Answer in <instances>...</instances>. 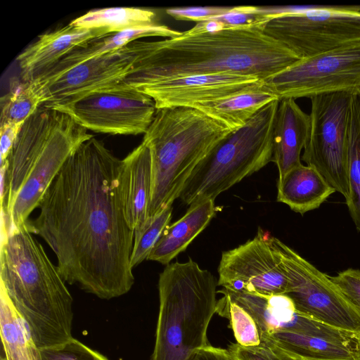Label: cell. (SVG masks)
I'll return each mask as SVG.
<instances>
[{
  "mask_svg": "<svg viewBox=\"0 0 360 360\" xmlns=\"http://www.w3.org/2000/svg\"><path fill=\"white\" fill-rule=\"evenodd\" d=\"M58 110L41 106L23 124L8 158L9 193L4 209L10 212L34 162L44 148Z\"/></svg>",
  "mask_w": 360,
  "mask_h": 360,
  "instance_id": "e0dca14e",
  "label": "cell"
},
{
  "mask_svg": "<svg viewBox=\"0 0 360 360\" xmlns=\"http://www.w3.org/2000/svg\"><path fill=\"white\" fill-rule=\"evenodd\" d=\"M40 355L41 360H109L73 337L61 345L41 349Z\"/></svg>",
  "mask_w": 360,
  "mask_h": 360,
  "instance_id": "4dcf8cb0",
  "label": "cell"
},
{
  "mask_svg": "<svg viewBox=\"0 0 360 360\" xmlns=\"http://www.w3.org/2000/svg\"><path fill=\"white\" fill-rule=\"evenodd\" d=\"M217 300L216 313L229 320L238 344L245 347L260 344V336L257 325L250 315L240 306L233 302L225 292Z\"/></svg>",
  "mask_w": 360,
  "mask_h": 360,
  "instance_id": "f1b7e54d",
  "label": "cell"
},
{
  "mask_svg": "<svg viewBox=\"0 0 360 360\" xmlns=\"http://www.w3.org/2000/svg\"><path fill=\"white\" fill-rule=\"evenodd\" d=\"M188 360H235V358L229 349L209 345L195 350Z\"/></svg>",
  "mask_w": 360,
  "mask_h": 360,
  "instance_id": "d590c367",
  "label": "cell"
},
{
  "mask_svg": "<svg viewBox=\"0 0 360 360\" xmlns=\"http://www.w3.org/2000/svg\"><path fill=\"white\" fill-rule=\"evenodd\" d=\"M287 279L285 293L300 314L340 330L360 335V311L330 280L297 252L271 236Z\"/></svg>",
  "mask_w": 360,
  "mask_h": 360,
  "instance_id": "52a82bcc",
  "label": "cell"
},
{
  "mask_svg": "<svg viewBox=\"0 0 360 360\" xmlns=\"http://www.w3.org/2000/svg\"><path fill=\"white\" fill-rule=\"evenodd\" d=\"M280 100L257 112L221 139L195 167L179 195L186 205L213 200L259 171L273 156V129Z\"/></svg>",
  "mask_w": 360,
  "mask_h": 360,
  "instance_id": "8992f818",
  "label": "cell"
},
{
  "mask_svg": "<svg viewBox=\"0 0 360 360\" xmlns=\"http://www.w3.org/2000/svg\"><path fill=\"white\" fill-rule=\"evenodd\" d=\"M172 214L169 205L152 217L148 218L144 225L134 231V244L130 257L131 267L134 268L147 260L151 250L169 225Z\"/></svg>",
  "mask_w": 360,
  "mask_h": 360,
  "instance_id": "f546056e",
  "label": "cell"
},
{
  "mask_svg": "<svg viewBox=\"0 0 360 360\" xmlns=\"http://www.w3.org/2000/svg\"><path fill=\"white\" fill-rule=\"evenodd\" d=\"M276 100L280 99L260 80L230 96L198 105L195 108L235 131Z\"/></svg>",
  "mask_w": 360,
  "mask_h": 360,
  "instance_id": "603a6c76",
  "label": "cell"
},
{
  "mask_svg": "<svg viewBox=\"0 0 360 360\" xmlns=\"http://www.w3.org/2000/svg\"><path fill=\"white\" fill-rule=\"evenodd\" d=\"M216 211L213 200L190 205L181 218L166 227L147 260L158 262L164 265L170 264L205 229Z\"/></svg>",
  "mask_w": 360,
  "mask_h": 360,
  "instance_id": "ffe728a7",
  "label": "cell"
},
{
  "mask_svg": "<svg viewBox=\"0 0 360 360\" xmlns=\"http://www.w3.org/2000/svg\"><path fill=\"white\" fill-rule=\"evenodd\" d=\"M297 360H355L354 345L278 330L260 336Z\"/></svg>",
  "mask_w": 360,
  "mask_h": 360,
  "instance_id": "cb8c5ba5",
  "label": "cell"
},
{
  "mask_svg": "<svg viewBox=\"0 0 360 360\" xmlns=\"http://www.w3.org/2000/svg\"><path fill=\"white\" fill-rule=\"evenodd\" d=\"M231 131L196 108L156 110L142 141L152 160L148 218L172 205L195 167Z\"/></svg>",
  "mask_w": 360,
  "mask_h": 360,
  "instance_id": "277c9868",
  "label": "cell"
},
{
  "mask_svg": "<svg viewBox=\"0 0 360 360\" xmlns=\"http://www.w3.org/2000/svg\"><path fill=\"white\" fill-rule=\"evenodd\" d=\"M271 238L269 233L258 229L252 239L223 252L217 285L227 290L258 295L285 294L288 279Z\"/></svg>",
  "mask_w": 360,
  "mask_h": 360,
  "instance_id": "7c38bea8",
  "label": "cell"
},
{
  "mask_svg": "<svg viewBox=\"0 0 360 360\" xmlns=\"http://www.w3.org/2000/svg\"><path fill=\"white\" fill-rule=\"evenodd\" d=\"M47 108L68 115L87 130L124 135L145 134L157 110L151 97L123 82Z\"/></svg>",
  "mask_w": 360,
  "mask_h": 360,
  "instance_id": "8fae6325",
  "label": "cell"
},
{
  "mask_svg": "<svg viewBox=\"0 0 360 360\" xmlns=\"http://www.w3.org/2000/svg\"><path fill=\"white\" fill-rule=\"evenodd\" d=\"M354 356L355 360H360V335L354 342Z\"/></svg>",
  "mask_w": 360,
  "mask_h": 360,
  "instance_id": "74e56055",
  "label": "cell"
},
{
  "mask_svg": "<svg viewBox=\"0 0 360 360\" xmlns=\"http://www.w3.org/2000/svg\"><path fill=\"white\" fill-rule=\"evenodd\" d=\"M352 95L339 92L310 98L311 127L302 159L314 167L346 199L348 127Z\"/></svg>",
  "mask_w": 360,
  "mask_h": 360,
  "instance_id": "30bf717a",
  "label": "cell"
},
{
  "mask_svg": "<svg viewBox=\"0 0 360 360\" xmlns=\"http://www.w3.org/2000/svg\"><path fill=\"white\" fill-rule=\"evenodd\" d=\"M347 300L360 311V270L349 268L330 276Z\"/></svg>",
  "mask_w": 360,
  "mask_h": 360,
  "instance_id": "d6a6232c",
  "label": "cell"
},
{
  "mask_svg": "<svg viewBox=\"0 0 360 360\" xmlns=\"http://www.w3.org/2000/svg\"><path fill=\"white\" fill-rule=\"evenodd\" d=\"M233 6H204L169 8L166 13L178 20L200 22L229 13Z\"/></svg>",
  "mask_w": 360,
  "mask_h": 360,
  "instance_id": "836d02e7",
  "label": "cell"
},
{
  "mask_svg": "<svg viewBox=\"0 0 360 360\" xmlns=\"http://www.w3.org/2000/svg\"><path fill=\"white\" fill-rule=\"evenodd\" d=\"M93 136L68 115L58 112L52 131L7 216L9 227H18L27 222L68 158Z\"/></svg>",
  "mask_w": 360,
  "mask_h": 360,
  "instance_id": "4fadbf2b",
  "label": "cell"
},
{
  "mask_svg": "<svg viewBox=\"0 0 360 360\" xmlns=\"http://www.w3.org/2000/svg\"><path fill=\"white\" fill-rule=\"evenodd\" d=\"M181 34L182 32L158 23L108 34L94 38L72 50L53 68L37 78L49 79L55 77L81 63L120 49L139 39L147 37L170 39L179 37Z\"/></svg>",
  "mask_w": 360,
  "mask_h": 360,
  "instance_id": "44dd1931",
  "label": "cell"
},
{
  "mask_svg": "<svg viewBox=\"0 0 360 360\" xmlns=\"http://www.w3.org/2000/svg\"><path fill=\"white\" fill-rule=\"evenodd\" d=\"M260 80L239 74L191 75L159 82L138 90L153 99L156 109L195 108L230 96Z\"/></svg>",
  "mask_w": 360,
  "mask_h": 360,
  "instance_id": "9a60e30c",
  "label": "cell"
},
{
  "mask_svg": "<svg viewBox=\"0 0 360 360\" xmlns=\"http://www.w3.org/2000/svg\"><path fill=\"white\" fill-rule=\"evenodd\" d=\"M154 11L135 7H116L91 10L70 24L84 29H104L114 33L150 25L155 22Z\"/></svg>",
  "mask_w": 360,
  "mask_h": 360,
  "instance_id": "484cf974",
  "label": "cell"
},
{
  "mask_svg": "<svg viewBox=\"0 0 360 360\" xmlns=\"http://www.w3.org/2000/svg\"><path fill=\"white\" fill-rule=\"evenodd\" d=\"M349 193L345 199L350 216L360 232V97L352 96L348 127Z\"/></svg>",
  "mask_w": 360,
  "mask_h": 360,
  "instance_id": "83f0119b",
  "label": "cell"
},
{
  "mask_svg": "<svg viewBox=\"0 0 360 360\" xmlns=\"http://www.w3.org/2000/svg\"><path fill=\"white\" fill-rule=\"evenodd\" d=\"M263 30L299 58H309L360 40V6H305L270 19Z\"/></svg>",
  "mask_w": 360,
  "mask_h": 360,
  "instance_id": "ba28073f",
  "label": "cell"
},
{
  "mask_svg": "<svg viewBox=\"0 0 360 360\" xmlns=\"http://www.w3.org/2000/svg\"><path fill=\"white\" fill-rule=\"evenodd\" d=\"M264 25L214 32L186 30L175 38L143 41L141 54L123 82L139 89L191 75L239 74L264 80L300 59L267 36Z\"/></svg>",
  "mask_w": 360,
  "mask_h": 360,
  "instance_id": "7a4b0ae2",
  "label": "cell"
},
{
  "mask_svg": "<svg viewBox=\"0 0 360 360\" xmlns=\"http://www.w3.org/2000/svg\"><path fill=\"white\" fill-rule=\"evenodd\" d=\"M65 283L27 222L1 234L0 285L39 349L72 338L73 298Z\"/></svg>",
  "mask_w": 360,
  "mask_h": 360,
  "instance_id": "3957f363",
  "label": "cell"
},
{
  "mask_svg": "<svg viewBox=\"0 0 360 360\" xmlns=\"http://www.w3.org/2000/svg\"><path fill=\"white\" fill-rule=\"evenodd\" d=\"M143 48L136 40L126 46L92 58L49 79L36 78L45 93V108L68 103L94 91L123 82Z\"/></svg>",
  "mask_w": 360,
  "mask_h": 360,
  "instance_id": "5bb4252c",
  "label": "cell"
},
{
  "mask_svg": "<svg viewBox=\"0 0 360 360\" xmlns=\"http://www.w3.org/2000/svg\"><path fill=\"white\" fill-rule=\"evenodd\" d=\"M120 182L125 218L135 231L148 218L152 193L151 154L143 142L122 160Z\"/></svg>",
  "mask_w": 360,
  "mask_h": 360,
  "instance_id": "ac0fdd59",
  "label": "cell"
},
{
  "mask_svg": "<svg viewBox=\"0 0 360 360\" xmlns=\"http://www.w3.org/2000/svg\"><path fill=\"white\" fill-rule=\"evenodd\" d=\"M217 281L192 259L166 265L158 281L159 312L150 360H188L210 345L207 329L217 310Z\"/></svg>",
  "mask_w": 360,
  "mask_h": 360,
  "instance_id": "5b68a950",
  "label": "cell"
},
{
  "mask_svg": "<svg viewBox=\"0 0 360 360\" xmlns=\"http://www.w3.org/2000/svg\"><path fill=\"white\" fill-rule=\"evenodd\" d=\"M45 102L44 89L39 79L18 82L1 98L0 124H24Z\"/></svg>",
  "mask_w": 360,
  "mask_h": 360,
  "instance_id": "4316f807",
  "label": "cell"
},
{
  "mask_svg": "<svg viewBox=\"0 0 360 360\" xmlns=\"http://www.w3.org/2000/svg\"><path fill=\"white\" fill-rule=\"evenodd\" d=\"M1 360H6V358H5L4 356H2V357L1 358Z\"/></svg>",
  "mask_w": 360,
  "mask_h": 360,
  "instance_id": "f35d334b",
  "label": "cell"
},
{
  "mask_svg": "<svg viewBox=\"0 0 360 360\" xmlns=\"http://www.w3.org/2000/svg\"><path fill=\"white\" fill-rule=\"evenodd\" d=\"M311 118L293 98L279 101L273 129L274 162L278 170V179L289 170L300 165V154L310 132Z\"/></svg>",
  "mask_w": 360,
  "mask_h": 360,
  "instance_id": "d6986e66",
  "label": "cell"
},
{
  "mask_svg": "<svg viewBox=\"0 0 360 360\" xmlns=\"http://www.w3.org/2000/svg\"><path fill=\"white\" fill-rule=\"evenodd\" d=\"M277 201L304 214L317 209L335 190L313 167H293L278 179Z\"/></svg>",
  "mask_w": 360,
  "mask_h": 360,
  "instance_id": "7402d4cb",
  "label": "cell"
},
{
  "mask_svg": "<svg viewBox=\"0 0 360 360\" xmlns=\"http://www.w3.org/2000/svg\"><path fill=\"white\" fill-rule=\"evenodd\" d=\"M0 333L6 360H41L40 349L1 285Z\"/></svg>",
  "mask_w": 360,
  "mask_h": 360,
  "instance_id": "d4e9b609",
  "label": "cell"
},
{
  "mask_svg": "<svg viewBox=\"0 0 360 360\" xmlns=\"http://www.w3.org/2000/svg\"><path fill=\"white\" fill-rule=\"evenodd\" d=\"M228 349L240 360H297L265 339H260V344L256 346L231 344Z\"/></svg>",
  "mask_w": 360,
  "mask_h": 360,
  "instance_id": "1f68e13d",
  "label": "cell"
},
{
  "mask_svg": "<svg viewBox=\"0 0 360 360\" xmlns=\"http://www.w3.org/2000/svg\"><path fill=\"white\" fill-rule=\"evenodd\" d=\"M263 81L280 100L339 92L360 97V40L300 59Z\"/></svg>",
  "mask_w": 360,
  "mask_h": 360,
  "instance_id": "9c48e42d",
  "label": "cell"
},
{
  "mask_svg": "<svg viewBox=\"0 0 360 360\" xmlns=\"http://www.w3.org/2000/svg\"><path fill=\"white\" fill-rule=\"evenodd\" d=\"M8 162L0 164V200L1 207L5 208L9 193Z\"/></svg>",
  "mask_w": 360,
  "mask_h": 360,
  "instance_id": "8d00e7d4",
  "label": "cell"
},
{
  "mask_svg": "<svg viewBox=\"0 0 360 360\" xmlns=\"http://www.w3.org/2000/svg\"><path fill=\"white\" fill-rule=\"evenodd\" d=\"M23 124H4L0 126V164L8 158Z\"/></svg>",
  "mask_w": 360,
  "mask_h": 360,
  "instance_id": "e575fe53",
  "label": "cell"
},
{
  "mask_svg": "<svg viewBox=\"0 0 360 360\" xmlns=\"http://www.w3.org/2000/svg\"><path fill=\"white\" fill-rule=\"evenodd\" d=\"M109 33L104 29H84L70 24L44 33L16 58L21 79L32 81L45 74L72 50Z\"/></svg>",
  "mask_w": 360,
  "mask_h": 360,
  "instance_id": "2e32d148",
  "label": "cell"
},
{
  "mask_svg": "<svg viewBox=\"0 0 360 360\" xmlns=\"http://www.w3.org/2000/svg\"><path fill=\"white\" fill-rule=\"evenodd\" d=\"M122 160L94 136L68 158L45 192L39 213L27 226L57 257L65 282L101 299L127 293L134 231L127 222Z\"/></svg>",
  "mask_w": 360,
  "mask_h": 360,
  "instance_id": "6da1fadb",
  "label": "cell"
}]
</instances>
